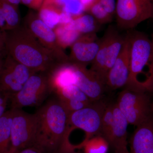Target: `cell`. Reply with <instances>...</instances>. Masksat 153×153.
Segmentation results:
<instances>
[{"instance_id": "1", "label": "cell", "mask_w": 153, "mask_h": 153, "mask_svg": "<svg viewBox=\"0 0 153 153\" xmlns=\"http://www.w3.org/2000/svg\"><path fill=\"white\" fill-rule=\"evenodd\" d=\"M35 114L36 132L32 147L43 153H76V146L69 141V113L58 99L49 100Z\"/></svg>"}, {"instance_id": "2", "label": "cell", "mask_w": 153, "mask_h": 153, "mask_svg": "<svg viewBox=\"0 0 153 153\" xmlns=\"http://www.w3.org/2000/svg\"><path fill=\"white\" fill-rule=\"evenodd\" d=\"M4 36L7 54L36 73L49 72L60 64L24 24L5 31Z\"/></svg>"}, {"instance_id": "3", "label": "cell", "mask_w": 153, "mask_h": 153, "mask_svg": "<svg viewBox=\"0 0 153 153\" xmlns=\"http://www.w3.org/2000/svg\"><path fill=\"white\" fill-rule=\"evenodd\" d=\"M130 44V68L124 88L153 94V49L151 39L134 29L127 31Z\"/></svg>"}, {"instance_id": "4", "label": "cell", "mask_w": 153, "mask_h": 153, "mask_svg": "<svg viewBox=\"0 0 153 153\" xmlns=\"http://www.w3.org/2000/svg\"><path fill=\"white\" fill-rule=\"evenodd\" d=\"M118 29L109 26L100 38L98 52L90 69L98 74L105 83L107 74L120 54L125 43L126 36Z\"/></svg>"}, {"instance_id": "5", "label": "cell", "mask_w": 153, "mask_h": 153, "mask_svg": "<svg viewBox=\"0 0 153 153\" xmlns=\"http://www.w3.org/2000/svg\"><path fill=\"white\" fill-rule=\"evenodd\" d=\"M52 93L47 72H38L32 75L19 92L10 96L11 109L41 105Z\"/></svg>"}, {"instance_id": "6", "label": "cell", "mask_w": 153, "mask_h": 153, "mask_svg": "<svg viewBox=\"0 0 153 153\" xmlns=\"http://www.w3.org/2000/svg\"><path fill=\"white\" fill-rule=\"evenodd\" d=\"M116 103L128 124L136 126L153 115V101L147 94L124 88Z\"/></svg>"}, {"instance_id": "7", "label": "cell", "mask_w": 153, "mask_h": 153, "mask_svg": "<svg viewBox=\"0 0 153 153\" xmlns=\"http://www.w3.org/2000/svg\"><path fill=\"white\" fill-rule=\"evenodd\" d=\"M108 103L102 99L93 102L84 108L70 113L68 115V128L70 132L73 128L80 129L86 134L82 143L76 146L77 149L82 146L92 137L100 134L102 120Z\"/></svg>"}, {"instance_id": "8", "label": "cell", "mask_w": 153, "mask_h": 153, "mask_svg": "<svg viewBox=\"0 0 153 153\" xmlns=\"http://www.w3.org/2000/svg\"><path fill=\"white\" fill-rule=\"evenodd\" d=\"M151 0H117L115 15L118 30H130L152 18Z\"/></svg>"}, {"instance_id": "9", "label": "cell", "mask_w": 153, "mask_h": 153, "mask_svg": "<svg viewBox=\"0 0 153 153\" xmlns=\"http://www.w3.org/2000/svg\"><path fill=\"white\" fill-rule=\"evenodd\" d=\"M11 109L13 120L9 153H16L33 146L36 132V116L35 114L28 113L22 109Z\"/></svg>"}, {"instance_id": "10", "label": "cell", "mask_w": 153, "mask_h": 153, "mask_svg": "<svg viewBox=\"0 0 153 153\" xmlns=\"http://www.w3.org/2000/svg\"><path fill=\"white\" fill-rule=\"evenodd\" d=\"M23 24L41 45L51 52L58 63H69L68 55L59 45L54 30L48 27L38 15L30 12L25 17Z\"/></svg>"}, {"instance_id": "11", "label": "cell", "mask_w": 153, "mask_h": 153, "mask_svg": "<svg viewBox=\"0 0 153 153\" xmlns=\"http://www.w3.org/2000/svg\"><path fill=\"white\" fill-rule=\"evenodd\" d=\"M100 44V38L96 33L81 35L71 46L69 63L86 66L95 59Z\"/></svg>"}, {"instance_id": "12", "label": "cell", "mask_w": 153, "mask_h": 153, "mask_svg": "<svg viewBox=\"0 0 153 153\" xmlns=\"http://www.w3.org/2000/svg\"><path fill=\"white\" fill-rule=\"evenodd\" d=\"M125 43L120 54L107 74L105 84L107 88L116 90L124 88L127 83L130 68V44L127 33Z\"/></svg>"}, {"instance_id": "13", "label": "cell", "mask_w": 153, "mask_h": 153, "mask_svg": "<svg viewBox=\"0 0 153 153\" xmlns=\"http://www.w3.org/2000/svg\"><path fill=\"white\" fill-rule=\"evenodd\" d=\"M76 68V85L92 101L102 99L106 86L104 80L86 66L74 65Z\"/></svg>"}, {"instance_id": "14", "label": "cell", "mask_w": 153, "mask_h": 153, "mask_svg": "<svg viewBox=\"0 0 153 153\" xmlns=\"http://www.w3.org/2000/svg\"><path fill=\"white\" fill-rule=\"evenodd\" d=\"M114 124L108 144L114 153H130L128 148L126 119L121 112L116 102L113 103Z\"/></svg>"}, {"instance_id": "15", "label": "cell", "mask_w": 153, "mask_h": 153, "mask_svg": "<svg viewBox=\"0 0 153 153\" xmlns=\"http://www.w3.org/2000/svg\"><path fill=\"white\" fill-rule=\"evenodd\" d=\"M130 147V153H153V115L137 126Z\"/></svg>"}, {"instance_id": "16", "label": "cell", "mask_w": 153, "mask_h": 153, "mask_svg": "<svg viewBox=\"0 0 153 153\" xmlns=\"http://www.w3.org/2000/svg\"><path fill=\"white\" fill-rule=\"evenodd\" d=\"M47 73L52 93H55L68 85H76L77 81L76 68L71 63L57 65Z\"/></svg>"}, {"instance_id": "17", "label": "cell", "mask_w": 153, "mask_h": 153, "mask_svg": "<svg viewBox=\"0 0 153 153\" xmlns=\"http://www.w3.org/2000/svg\"><path fill=\"white\" fill-rule=\"evenodd\" d=\"M63 7L56 2L44 1L39 11L38 17L49 27L54 30L60 25Z\"/></svg>"}, {"instance_id": "18", "label": "cell", "mask_w": 153, "mask_h": 153, "mask_svg": "<svg viewBox=\"0 0 153 153\" xmlns=\"http://www.w3.org/2000/svg\"><path fill=\"white\" fill-rule=\"evenodd\" d=\"M13 110L7 111L0 117V153H9L11 148Z\"/></svg>"}, {"instance_id": "19", "label": "cell", "mask_w": 153, "mask_h": 153, "mask_svg": "<svg viewBox=\"0 0 153 153\" xmlns=\"http://www.w3.org/2000/svg\"><path fill=\"white\" fill-rule=\"evenodd\" d=\"M54 31L59 45L64 50L67 47H71L81 36L74 29L71 22L66 25H58Z\"/></svg>"}, {"instance_id": "20", "label": "cell", "mask_w": 153, "mask_h": 153, "mask_svg": "<svg viewBox=\"0 0 153 153\" xmlns=\"http://www.w3.org/2000/svg\"><path fill=\"white\" fill-rule=\"evenodd\" d=\"M72 24L74 29L81 35L96 33L101 25L88 13L72 16Z\"/></svg>"}, {"instance_id": "21", "label": "cell", "mask_w": 153, "mask_h": 153, "mask_svg": "<svg viewBox=\"0 0 153 153\" xmlns=\"http://www.w3.org/2000/svg\"><path fill=\"white\" fill-rule=\"evenodd\" d=\"M55 94L61 102L67 101H80L87 103L93 102L76 85L63 88Z\"/></svg>"}, {"instance_id": "22", "label": "cell", "mask_w": 153, "mask_h": 153, "mask_svg": "<svg viewBox=\"0 0 153 153\" xmlns=\"http://www.w3.org/2000/svg\"><path fill=\"white\" fill-rule=\"evenodd\" d=\"M0 4L7 24L6 31L19 27L21 25V19L18 7L12 4L5 0H0Z\"/></svg>"}, {"instance_id": "23", "label": "cell", "mask_w": 153, "mask_h": 153, "mask_svg": "<svg viewBox=\"0 0 153 153\" xmlns=\"http://www.w3.org/2000/svg\"><path fill=\"white\" fill-rule=\"evenodd\" d=\"M84 11L92 16L101 25L111 23L113 19L96 0H91L84 6Z\"/></svg>"}, {"instance_id": "24", "label": "cell", "mask_w": 153, "mask_h": 153, "mask_svg": "<svg viewBox=\"0 0 153 153\" xmlns=\"http://www.w3.org/2000/svg\"><path fill=\"white\" fill-rule=\"evenodd\" d=\"M109 147L106 140L100 135L92 137L82 147L84 153H107Z\"/></svg>"}, {"instance_id": "25", "label": "cell", "mask_w": 153, "mask_h": 153, "mask_svg": "<svg viewBox=\"0 0 153 153\" xmlns=\"http://www.w3.org/2000/svg\"><path fill=\"white\" fill-rule=\"evenodd\" d=\"M114 124L113 103H108L102 120L100 134L109 141Z\"/></svg>"}, {"instance_id": "26", "label": "cell", "mask_w": 153, "mask_h": 153, "mask_svg": "<svg viewBox=\"0 0 153 153\" xmlns=\"http://www.w3.org/2000/svg\"><path fill=\"white\" fill-rule=\"evenodd\" d=\"M63 9L71 16H76L84 11V6L81 0H69L64 4Z\"/></svg>"}, {"instance_id": "27", "label": "cell", "mask_w": 153, "mask_h": 153, "mask_svg": "<svg viewBox=\"0 0 153 153\" xmlns=\"http://www.w3.org/2000/svg\"><path fill=\"white\" fill-rule=\"evenodd\" d=\"M97 2L105 9L106 12L113 17L115 15L116 5V1L115 0H96Z\"/></svg>"}, {"instance_id": "28", "label": "cell", "mask_w": 153, "mask_h": 153, "mask_svg": "<svg viewBox=\"0 0 153 153\" xmlns=\"http://www.w3.org/2000/svg\"><path fill=\"white\" fill-rule=\"evenodd\" d=\"M44 0H21V2L31 9L39 11L44 4Z\"/></svg>"}, {"instance_id": "29", "label": "cell", "mask_w": 153, "mask_h": 153, "mask_svg": "<svg viewBox=\"0 0 153 153\" xmlns=\"http://www.w3.org/2000/svg\"><path fill=\"white\" fill-rule=\"evenodd\" d=\"M0 30L2 32L7 30V24L4 16V13L0 4Z\"/></svg>"}, {"instance_id": "30", "label": "cell", "mask_w": 153, "mask_h": 153, "mask_svg": "<svg viewBox=\"0 0 153 153\" xmlns=\"http://www.w3.org/2000/svg\"><path fill=\"white\" fill-rule=\"evenodd\" d=\"M16 153H43L37 148L30 147L19 151Z\"/></svg>"}, {"instance_id": "31", "label": "cell", "mask_w": 153, "mask_h": 153, "mask_svg": "<svg viewBox=\"0 0 153 153\" xmlns=\"http://www.w3.org/2000/svg\"><path fill=\"white\" fill-rule=\"evenodd\" d=\"M5 54L7 55L4 43L2 41H0V58L2 59V57Z\"/></svg>"}, {"instance_id": "32", "label": "cell", "mask_w": 153, "mask_h": 153, "mask_svg": "<svg viewBox=\"0 0 153 153\" xmlns=\"http://www.w3.org/2000/svg\"><path fill=\"white\" fill-rule=\"evenodd\" d=\"M7 104L0 105V117L6 112Z\"/></svg>"}, {"instance_id": "33", "label": "cell", "mask_w": 153, "mask_h": 153, "mask_svg": "<svg viewBox=\"0 0 153 153\" xmlns=\"http://www.w3.org/2000/svg\"><path fill=\"white\" fill-rule=\"evenodd\" d=\"M5 1L16 7H18L19 4L21 2V0H5Z\"/></svg>"}, {"instance_id": "34", "label": "cell", "mask_w": 153, "mask_h": 153, "mask_svg": "<svg viewBox=\"0 0 153 153\" xmlns=\"http://www.w3.org/2000/svg\"><path fill=\"white\" fill-rule=\"evenodd\" d=\"M56 1H57V2L58 3V4H59L62 7H63L64 4H66L69 0H56Z\"/></svg>"}, {"instance_id": "35", "label": "cell", "mask_w": 153, "mask_h": 153, "mask_svg": "<svg viewBox=\"0 0 153 153\" xmlns=\"http://www.w3.org/2000/svg\"><path fill=\"white\" fill-rule=\"evenodd\" d=\"M4 60L0 58V74H1L2 70L3 65H4Z\"/></svg>"}, {"instance_id": "36", "label": "cell", "mask_w": 153, "mask_h": 153, "mask_svg": "<svg viewBox=\"0 0 153 153\" xmlns=\"http://www.w3.org/2000/svg\"><path fill=\"white\" fill-rule=\"evenodd\" d=\"M0 41L4 42V32L0 31Z\"/></svg>"}, {"instance_id": "37", "label": "cell", "mask_w": 153, "mask_h": 153, "mask_svg": "<svg viewBox=\"0 0 153 153\" xmlns=\"http://www.w3.org/2000/svg\"><path fill=\"white\" fill-rule=\"evenodd\" d=\"M151 42H152V48L153 49V33L152 34V38L151 39Z\"/></svg>"}, {"instance_id": "38", "label": "cell", "mask_w": 153, "mask_h": 153, "mask_svg": "<svg viewBox=\"0 0 153 153\" xmlns=\"http://www.w3.org/2000/svg\"><path fill=\"white\" fill-rule=\"evenodd\" d=\"M45 1H56L57 2V1L56 0H44Z\"/></svg>"}, {"instance_id": "39", "label": "cell", "mask_w": 153, "mask_h": 153, "mask_svg": "<svg viewBox=\"0 0 153 153\" xmlns=\"http://www.w3.org/2000/svg\"><path fill=\"white\" fill-rule=\"evenodd\" d=\"M151 2H152V11H153L152 18V19H153V0H151Z\"/></svg>"}]
</instances>
